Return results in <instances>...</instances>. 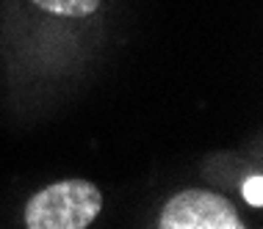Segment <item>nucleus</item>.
Returning <instances> with one entry per match:
<instances>
[{
	"label": "nucleus",
	"instance_id": "1",
	"mask_svg": "<svg viewBox=\"0 0 263 229\" xmlns=\"http://www.w3.org/2000/svg\"><path fill=\"white\" fill-rule=\"evenodd\" d=\"M103 196L86 180H64L47 185L25 207L28 229H83L97 218Z\"/></svg>",
	"mask_w": 263,
	"mask_h": 229
},
{
	"label": "nucleus",
	"instance_id": "2",
	"mask_svg": "<svg viewBox=\"0 0 263 229\" xmlns=\"http://www.w3.org/2000/svg\"><path fill=\"white\" fill-rule=\"evenodd\" d=\"M161 229H241L238 213L227 199L208 191H183L163 207Z\"/></svg>",
	"mask_w": 263,
	"mask_h": 229
},
{
	"label": "nucleus",
	"instance_id": "3",
	"mask_svg": "<svg viewBox=\"0 0 263 229\" xmlns=\"http://www.w3.org/2000/svg\"><path fill=\"white\" fill-rule=\"evenodd\" d=\"M39 9L59 14V17H86V14L97 11L100 0H33Z\"/></svg>",
	"mask_w": 263,
	"mask_h": 229
},
{
	"label": "nucleus",
	"instance_id": "4",
	"mask_svg": "<svg viewBox=\"0 0 263 229\" xmlns=\"http://www.w3.org/2000/svg\"><path fill=\"white\" fill-rule=\"evenodd\" d=\"M241 193H244V199H247L252 207H260V204H263V180H260L258 174H255V177H247L244 185H241Z\"/></svg>",
	"mask_w": 263,
	"mask_h": 229
}]
</instances>
